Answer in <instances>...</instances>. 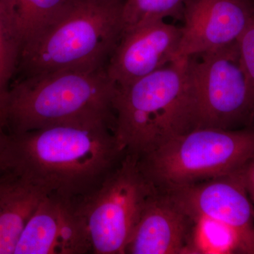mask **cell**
Returning a JSON list of instances; mask_svg holds the SVG:
<instances>
[{"mask_svg": "<svg viewBox=\"0 0 254 254\" xmlns=\"http://www.w3.org/2000/svg\"><path fill=\"white\" fill-rule=\"evenodd\" d=\"M9 171L46 195L80 201L96 190L127 153L114 125L61 124L11 134Z\"/></svg>", "mask_w": 254, "mask_h": 254, "instance_id": "1", "label": "cell"}, {"mask_svg": "<svg viewBox=\"0 0 254 254\" xmlns=\"http://www.w3.org/2000/svg\"><path fill=\"white\" fill-rule=\"evenodd\" d=\"M124 1L69 0L51 22L21 46L18 78L106 67L123 33Z\"/></svg>", "mask_w": 254, "mask_h": 254, "instance_id": "2", "label": "cell"}, {"mask_svg": "<svg viewBox=\"0 0 254 254\" xmlns=\"http://www.w3.org/2000/svg\"><path fill=\"white\" fill-rule=\"evenodd\" d=\"M117 86L106 67L63 70L18 78L10 88L6 127L19 134L61 124H115Z\"/></svg>", "mask_w": 254, "mask_h": 254, "instance_id": "3", "label": "cell"}, {"mask_svg": "<svg viewBox=\"0 0 254 254\" xmlns=\"http://www.w3.org/2000/svg\"><path fill=\"white\" fill-rule=\"evenodd\" d=\"M187 60L117 86L114 132L121 149L140 157L194 128Z\"/></svg>", "mask_w": 254, "mask_h": 254, "instance_id": "4", "label": "cell"}, {"mask_svg": "<svg viewBox=\"0 0 254 254\" xmlns=\"http://www.w3.org/2000/svg\"><path fill=\"white\" fill-rule=\"evenodd\" d=\"M254 158V127L199 128L138 157L143 173L162 190L236 172Z\"/></svg>", "mask_w": 254, "mask_h": 254, "instance_id": "5", "label": "cell"}, {"mask_svg": "<svg viewBox=\"0 0 254 254\" xmlns=\"http://www.w3.org/2000/svg\"><path fill=\"white\" fill-rule=\"evenodd\" d=\"M187 76L194 128L252 127L254 95L237 41L189 58Z\"/></svg>", "mask_w": 254, "mask_h": 254, "instance_id": "6", "label": "cell"}, {"mask_svg": "<svg viewBox=\"0 0 254 254\" xmlns=\"http://www.w3.org/2000/svg\"><path fill=\"white\" fill-rule=\"evenodd\" d=\"M157 191L138 157L126 153L103 183L78 202L91 254H126L142 212Z\"/></svg>", "mask_w": 254, "mask_h": 254, "instance_id": "7", "label": "cell"}, {"mask_svg": "<svg viewBox=\"0 0 254 254\" xmlns=\"http://www.w3.org/2000/svg\"><path fill=\"white\" fill-rule=\"evenodd\" d=\"M191 218L207 219L237 236L240 254H254V206L240 170L211 180L163 190Z\"/></svg>", "mask_w": 254, "mask_h": 254, "instance_id": "8", "label": "cell"}, {"mask_svg": "<svg viewBox=\"0 0 254 254\" xmlns=\"http://www.w3.org/2000/svg\"><path fill=\"white\" fill-rule=\"evenodd\" d=\"M182 14L176 61L238 41L253 21L254 9L247 0H185Z\"/></svg>", "mask_w": 254, "mask_h": 254, "instance_id": "9", "label": "cell"}, {"mask_svg": "<svg viewBox=\"0 0 254 254\" xmlns=\"http://www.w3.org/2000/svg\"><path fill=\"white\" fill-rule=\"evenodd\" d=\"M181 27L165 19L140 23L123 31L107 64L116 86H123L176 61Z\"/></svg>", "mask_w": 254, "mask_h": 254, "instance_id": "10", "label": "cell"}, {"mask_svg": "<svg viewBox=\"0 0 254 254\" xmlns=\"http://www.w3.org/2000/svg\"><path fill=\"white\" fill-rule=\"evenodd\" d=\"M91 254L86 224L78 203L46 195L32 215L14 254Z\"/></svg>", "mask_w": 254, "mask_h": 254, "instance_id": "11", "label": "cell"}, {"mask_svg": "<svg viewBox=\"0 0 254 254\" xmlns=\"http://www.w3.org/2000/svg\"><path fill=\"white\" fill-rule=\"evenodd\" d=\"M191 218L166 193L150 197L126 250L128 254H192Z\"/></svg>", "mask_w": 254, "mask_h": 254, "instance_id": "12", "label": "cell"}, {"mask_svg": "<svg viewBox=\"0 0 254 254\" xmlns=\"http://www.w3.org/2000/svg\"><path fill=\"white\" fill-rule=\"evenodd\" d=\"M14 177L0 195V254H14L23 230L46 194Z\"/></svg>", "mask_w": 254, "mask_h": 254, "instance_id": "13", "label": "cell"}, {"mask_svg": "<svg viewBox=\"0 0 254 254\" xmlns=\"http://www.w3.org/2000/svg\"><path fill=\"white\" fill-rule=\"evenodd\" d=\"M21 43L7 6L0 0V125L6 127L11 81L17 70Z\"/></svg>", "mask_w": 254, "mask_h": 254, "instance_id": "14", "label": "cell"}, {"mask_svg": "<svg viewBox=\"0 0 254 254\" xmlns=\"http://www.w3.org/2000/svg\"><path fill=\"white\" fill-rule=\"evenodd\" d=\"M69 0H11L10 12L21 47L46 26Z\"/></svg>", "mask_w": 254, "mask_h": 254, "instance_id": "15", "label": "cell"}, {"mask_svg": "<svg viewBox=\"0 0 254 254\" xmlns=\"http://www.w3.org/2000/svg\"><path fill=\"white\" fill-rule=\"evenodd\" d=\"M192 220V254H240L236 234L228 227L207 219Z\"/></svg>", "mask_w": 254, "mask_h": 254, "instance_id": "16", "label": "cell"}, {"mask_svg": "<svg viewBox=\"0 0 254 254\" xmlns=\"http://www.w3.org/2000/svg\"><path fill=\"white\" fill-rule=\"evenodd\" d=\"M185 0H125L123 31L140 23L165 19L182 13Z\"/></svg>", "mask_w": 254, "mask_h": 254, "instance_id": "17", "label": "cell"}, {"mask_svg": "<svg viewBox=\"0 0 254 254\" xmlns=\"http://www.w3.org/2000/svg\"><path fill=\"white\" fill-rule=\"evenodd\" d=\"M237 43L247 81L254 95V18Z\"/></svg>", "mask_w": 254, "mask_h": 254, "instance_id": "18", "label": "cell"}, {"mask_svg": "<svg viewBox=\"0 0 254 254\" xmlns=\"http://www.w3.org/2000/svg\"><path fill=\"white\" fill-rule=\"evenodd\" d=\"M4 127L0 125V171L9 170L10 135L6 134Z\"/></svg>", "mask_w": 254, "mask_h": 254, "instance_id": "19", "label": "cell"}, {"mask_svg": "<svg viewBox=\"0 0 254 254\" xmlns=\"http://www.w3.org/2000/svg\"><path fill=\"white\" fill-rule=\"evenodd\" d=\"M240 173L249 196L254 204V158L240 169Z\"/></svg>", "mask_w": 254, "mask_h": 254, "instance_id": "20", "label": "cell"}, {"mask_svg": "<svg viewBox=\"0 0 254 254\" xmlns=\"http://www.w3.org/2000/svg\"><path fill=\"white\" fill-rule=\"evenodd\" d=\"M8 181H9V180H0V195H1L3 190H4Z\"/></svg>", "mask_w": 254, "mask_h": 254, "instance_id": "21", "label": "cell"}, {"mask_svg": "<svg viewBox=\"0 0 254 254\" xmlns=\"http://www.w3.org/2000/svg\"><path fill=\"white\" fill-rule=\"evenodd\" d=\"M5 3V4H8L9 3L10 0H2Z\"/></svg>", "mask_w": 254, "mask_h": 254, "instance_id": "22", "label": "cell"}, {"mask_svg": "<svg viewBox=\"0 0 254 254\" xmlns=\"http://www.w3.org/2000/svg\"><path fill=\"white\" fill-rule=\"evenodd\" d=\"M253 7H254V4L253 5Z\"/></svg>", "mask_w": 254, "mask_h": 254, "instance_id": "23", "label": "cell"}]
</instances>
